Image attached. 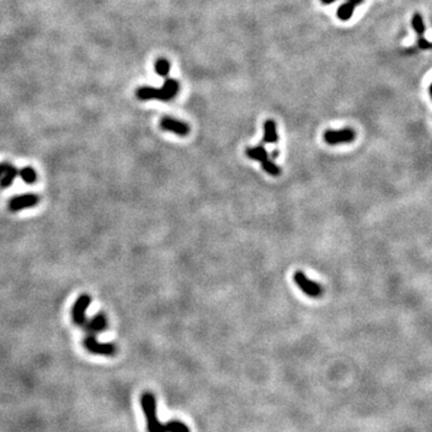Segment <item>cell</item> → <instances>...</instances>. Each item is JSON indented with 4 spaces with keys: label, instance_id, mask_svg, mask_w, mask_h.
<instances>
[{
    "label": "cell",
    "instance_id": "11",
    "mask_svg": "<svg viewBox=\"0 0 432 432\" xmlns=\"http://www.w3.org/2000/svg\"><path fill=\"white\" fill-rule=\"evenodd\" d=\"M279 141V135L276 132V124L274 120H267L264 123V135L263 143H276Z\"/></svg>",
    "mask_w": 432,
    "mask_h": 432
},
{
    "label": "cell",
    "instance_id": "10",
    "mask_svg": "<svg viewBox=\"0 0 432 432\" xmlns=\"http://www.w3.org/2000/svg\"><path fill=\"white\" fill-rule=\"evenodd\" d=\"M246 156L250 157L251 160H256V161L264 163L269 160V154L265 150V148L263 145H257L254 148H248L245 150Z\"/></svg>",
    "mask_w": 432,
    "mask_h": 432
},
{
    "label": "cell",
    "instance_id": "15",
    "mask_svg": "<svg viewBox=\"0 0 432 432\" xmlns=\"http://www.w3.org/2000/svg\"><path fill=\"white\" fill-rule=\"evenodd\" d=\"M171 70V65L170 63H168V60L166 59H159L156 63H155V71H156L157 74H160V76L162 77H167L168 73H170Z\"/></svg>",
    "mask_w": 432,
    "mask_h": 432
},
{
    "label": "cell",
    "instance_id": "2",
    "mask_svg": "<svg viewBox=\"0 0 432 432\" xmlns=\"http://www.w3.org/2000/svg\"><path fill=\"white\" fill-rule=\"evenodd\" d=\"M179 83L176 79L167 78L163 83L162 88L150 87V85H143L136 90V96L142 101L148 100H160V101H170L178 94Z\"/></svg>",
    "mask_w": 432,
    "mask_h": 432
},
{
    "label": "cell",
    "instance_id": "5",
    "mask_svg": "<svg viewBox=\"0 0 432 432\" xmlns=\"http://www.w3.org/2000/svg\"><path fill=\"white\" fill-rule=\"evenodd\" d=\"M91 297L89 294H81L72 306V321L76 325L82 326L87 321V310L90 306Z\"/></svg>",
    "mask_w": 432,
    "mask_h": 432
},
{
    "label": "cell",
    "instance_id": "12",
    "mask_svg": "<svg viewBox=\"0 0 432 432\" xmlns=\"http://www.w3.org/2000/svg\"><path fill=\"white\" fill-rule=\"evenodd\" d=\"M18 177V170L15 166L11 165L10 168L0 177V187L1 189H6L13 184L15 179Z\"/></svg>",
    "mask_w": 432,
    "mask_h": 432
},
{
    "label": "cell",
    "instance_id": "17",
    "mask_svg": "<svg viewBox=\"0 0 432 432\" xmlns=\"http://www.w3.org/2000/svg\"><path fill=\"white\" fill-rule=\"evenodd\" d=\"M418 45H419V48H422V49H430L431 48V43L429 42L428 40H425L424 37H420L419 40H418Z\"/></svg>",
    "mask_w": 432,
    "mask_h": 432
},
{
    "label": "cell",
    "instance_id": "6",
    "mask_svg": "<svg viewBox=\"0 0 432 432\" xmlns=\"http://www.w3.org/2000/svg\"><path fill=\"white\" fill-rule=\"evenodd\" d=\"M323 138L329 145H336V144L353 142L354 138H356V134L352 129L328 130V131L324 132Z\"/></svg>",
    "mask_w": 432,
    "mask_h": 432
},
{
    "label": "cell",
    "instance_id": "21",
    "mask_svg": "<svg viewBox=\"0 0 432 432\" xmlns=\"http://www.w3.org/2000/svg\"><path fill=\"white\" fill-rule=\"evenodd\" d=\"M279 154H280V153H279L278 150H274V151H273V157H278V156H279Z\"/></svg>",
    "mask_w": 432,
    "mask_h": 432
},
{
    "label": "cell",
    "instance_id": "9",
    "mask_svg": "<svg viewBox=\"0 0 432 432\" xmlns=\"http://www.w3.org/2000/svg\"><path fill=\"white\" fill-rule=\"evenodd\" d=\"M108 325V321L107 317L104 314H96L94 316L93 318L89 321H85V323L83 324L82 328L84 329V331L87 333V335H95L101 333V331H104L105 329H107Z\"/></svg>",
    "mask_w": 432,
    "mask_h": 432
},
{
    "label": "cell",
    "instance_id": "16",
    "mask_svg": "<svg viewBox=\"0 0 432 432\" xmlns=\"http://www.w3.org/2000/svg\"><path fill=\"white\" fill-rule=\"evenodd\" d=\"M412 27H413V29L418 35L422 36L425 33V24H424L422 16L419 13H415L413 17H412Z\"/></svg>",
    "mask_w": 432,
    "mask_h": 432
},
{
    "label": "cell",
    "instance_id": "20",
    "mask_svg": "<svg viewBox=\"0 0 432 432\" xmlns=\"http://www.w3.org/2000/svg\"><path fill=\"white\" fill-rule=\"evenodd\" d=\"M321 1H322V4L324 5H330L333 4L334 1H336V0H321Z\"/></svg>",
    "mask_w": 432,
    "mask_h": 432
},
{
    "label": "cell",
    "instance_id": "13",
    "mask_svg": "<svg viewBox=\"0 0 432 432\" xmlns=\"http://www.w3.org/2000/svg\"><path fill=\"white\" fill-rule=\"evenodd\" d=\"M18 176L21 177V179L23 180L26 184H34V182L37 180V174H36V171L34 168L32 167H24L22 168V170H18Z\"/></svg>",
    "mask_w": 432,
    "mask_h": 432
},
{
    "label": "cell",
    "instance_id": "19",
    "mask_svg": "<svg viewBox=\"0 0 432 432\" xmlns=\"http://www.w3.org/2000/svg\"><path fill=\"white\" fill-rule=\"evenodd\" d=\"M348 1L352 2V4H354V5H356V6H358V5L362 4V2H364V0H348Z\"/></svg>",
    "mask_w": 432,
    "mask_h": 432
},
{
    "label": "cell",
    "instance_id": "18",
    "mask_svg": "<svg viewBox=\"0 0 432 432\" xmlns=\"http://www.w3.org/2000/svg\"><path fill=\"white\" fill-rule=\"evenodd\" d=\"M10 166H11V163H9V162H6V161H4V162H0V177L2 176V174L5 173V172H6L7 170H9L10 168Z\"/></svg>",
    "mask_w": 432,
    "mask_h": 432
},
{
    "label": "cell",
    "instance_id": "7",
    "mask_svg": "<svg viewBox=\"0 0 432 432\" xmlns=\"http://www.w3.org/2000/svg\"><path fill=\"white\" fill-rule=\"evenodd\" d=\"M38 201H40V198L35 193H24V195H19L11 198L9 203H7V208H9L10 212L17 213L23 209H27V208L35 207L38 203Z\"/></svg>",
    "mask_w": 432,
    "mask_h": 432
},
{
    "label": "cell",
    "instance_id": "8",
    "mask_svg": "<svg viewBox=\"0 0 432 432\" xmlns=\"http://www.w3.org/2000/svg\"><path fill=\"white\" fill-rule=\"evenodd\" d=\"M160 126L162 130L167 132H173V134L181 136H187L190 132V127L184 121H180L178 119H174L171 117H163L160 121Z\"/></svg>",
    "mask_w": 432,
    "mask_h": 432
},
{
    "label": "cell",
    "instance_id": "14",
    "mask_svg": "<svg viewBox=\"0 0 432 432\" xmlns=\"http://www.w3.org/2000/svg\"><path fill=\"white\" fill-rule=\"evenodd\" d=\"M354 10H356V5L352 4L350 1L345 2L337 10V17L341 19V21H348L353 16Z\"/></svg>",
    "mask_w": 432,
    "mask_h": 432
},
{
    "label": "cell",
    "instance_id": "3",
    "mask_svg": "<svg viewBox=\"0 0 432 432\" xmlns=\"http://www.w3.org/2000/svg\"><path fill=\"white\" fill-rule=\"evenodd\" d=\"M83 346L88 352L93 354H99V356L113 357L118 352L117 346L114 343L100 342L95 335H85L84 340H83Z\"/></svg>",
    "mask_w": 432,
    "mask_h": 432
},
{
    "label": "cell",
    "instance_id": "1",
    "mask_svg": "<svg viewBox=\"0 0 432 432\" xmlns=\"http://www.w3.org/2000/svg\"><path fill=\"white\" fill-rule=\"evenodd\" d=\"M141 406L146 418L148 432H190V429L179 420H171L166 424L159 422L156 414V398L153 393H143L141 396Z\"/></svg>",
    "mask_w": 432,
    "mask_h": 432
},
{
    "label": "cell",
    "instance_id": "4",
    "mask_svg": "<svg viewBox=\"0 0 432 432\" xmlns=\"http://www.w3.org/2000/svg\"><path fill=\"white\" fill-rule=\"evenodd\" d=\"M293 280H294L295 285H297V286L305 293L307 297L318 298L322 295L323 293L322 286H321L320 284H317V282H314L310 279H307V276L303 273V271H297V273L294 274V276H293Z\"/></svg>",
    "mask_w": 432,
    "mask_h": 432
}]
</instances>
